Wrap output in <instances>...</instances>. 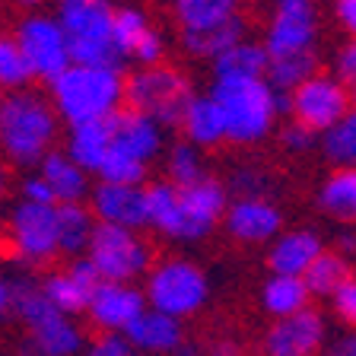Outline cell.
I'll return each instance as SVG.
<instances>
[{"mask_svg":"<svg viewBox=\"0 0 356 356\" xmlns=\"http://www.w3.org/2000/svg\"><path fill=\"white\" fill-rule=\"evenodd\" d=\"M16 3H19V7H26L29 13H35V7L42 3V0H16Z\"/></svg>","mask_w":356,"mask_h":356,"instance_id":"cell-51","label":"cell"},{"mask_svg":"<svg viewBox=\"0 0 356 356\" xmlns=\"http://www.w3.org/2000/svg\"><path fill=\"white\" fill-rule=\"evenodd\" d=\"M147 169L149 165L137 163V159H131L127 153H121V149L111 147L108 153H105L102 165L96 169V178L105 181V185H143Z\"/></svg>","mask_w":356,"mask_h":356,"instance_id":"cell-35","label":"cell"},{"mask_svg":"<svg viewBox=\"0 0 356 356\" xmlns=\"http://www.w3.org/2000/svg\"><path fill=\"white\" fill-rule=\"evenodd\" d=\"M0 238H3V226H0Z\"/></svg>","mask_w":356,"mask_h":356,"instance_id":"cell-52","label":"cell"},{"mask_svg":"<svg viewBox=\"0 0 356 356\" xmlns=\"http://www.w3.org/2000/svg\"><path fill=\"white\" fill-rule=\"evenodd\" d=\"M242 38H248V22L238 13V16H232V19L213 26V29L181 32V48H185V54H191V58H197V60H213L216 54H222L226 48L242 42Z\"/></svg>","mask_w":356,"mask_h":356,"instance_id":"cell-25","label":"cell"},{"mask_svg":"<svg viewBox=\"0 0 356 356\" xmlns=\"http://www.w3.org/2000/svg\"><path fill=\"white\" fill-rule=\"evenodd\" d=\"M38 175L51 188L54 204H83L89 197V175L64 156V149H48L38 163Z\"/></svg>","mask_w":356,"mask_h":356,"instance_id":"cell-21","label":"cell"},{"mask_svg":"<svg viewBox=\"0 0 356 356\" xmlns=\"http://www.w3.org/2000/svg\"><path fill=\"white\" fill-rule=\"evenodd\" d=\"M210 70H213L216 80H264L267 54L261 48V42L242 38L222 54H216L210 60Z\"/></svg>","mask_w":356,"mask_h":356,"instance_id":"cell-24","label":"cell"},{"mask_svg":"<svg viewBox=\"0 0 356 356\" xmlns=\"http://www.w3.org/2000/svg\"><path fill=\"white\" fill-rule=\"evenodd\" d=\"M207 96L220 108L222 134L229 143L254 147L274 134V89L264 80H216Z\"/></svg>","mask_w":356,"mask_h":356,"instance_id":"cell-3","label":"cell"},{"mask_svg":"<svg viewBox=\"0 0 356 356\" xmlns=\"http://www.w3.org/2000/svg\"><path fill=\"white\" fill-rule=\"evenodd\" d=\"M229 204V191L220 178L204 175L188 188H178V213L172 236L175 242H200L220 226L222 210Z\"/></svg>","mask_w":356,"mask_h":356,"instance_id":"cell-12","label":"cell"},{"mask_svg":"<svg viewBox=\"0 0 356 356\" xmlns=\"http://www.w3.org/2000/svg\"><path fill=\"white\" fill-rule=\"evenodd\" d=\"M327 305H331V312L343 321V325H353V318H356V283L347 280L343 286H337L331 296H327Z\"/></svg>","mask_w":356,"mask_h":356,"instance_id":"cell-41","label":"cell"},{"mask_svg":"<svg viewBox=\"0 0 356 356\" xmlns=\"http://www.w3.org/2000/svg\"><path fill=\"white\" fill-rule=\"evenodd\" d=\"M347 280H353L350 261L341 258L337 252H331V248H325V252L309 264V270L302 274V283H305L312 299H327L334 289L343 286Z\"/></svg>","mask_w":356,"mask_h":356,"instance_id":"cell-30","label":"cell"},{"mask_svg":"<svg viewBox=\"0 0 356 356\" xmlns=\"http://www.w3.org/2000/svg\"><path fill=\"white\" fill-rule=\"evenodd\" d=\"M111 16H115L111 0H64L58 3L54 19L67 38L70 64L118 67L121 70L124 58L111 42Z\"/></svg>","mask_w":356,"mask_h":356,"instance_id":"cell-4","label":"cell"},{"mask_svg":"<svg viewBox=\"0 0 356 356\" xmlns=\"http://www.w3.org/2000/svg\"><path fill=\"white\" fill-rule=\"evenodd\" d=\"M111 124V147L127 153L131 159L149 165L165 149V131L156 121L143 118L137 111H115L108 118Z\"/></svg>","mask_w":356,"mask_h":356,"instance_id":"cell-19","label":"cell"},{"mask_svg":"<svg viewBox=\"0 0 356 356\" xmlns=\"http://www.w3.org/2000/svg\"><path fill=\"white\" fill-rule=\"evenodd\" d=\"M331 13H334V22H337L341 29H347V32L356 29V0H334Z\"/></svg>","mask_w":356,"mask_h":356,"instance_id":"cell-45","label":"cell"},{"mask_svg":"<svg viewBox=\"0 0 356 356\" xmlns=\"http://www.w3.org/2000/svg\"><path fill=\"white\" fill-rule=\"evenodd\" d=\"M58 3H64V0H58Z\"/></svg>","mask_w":356,"mask_h":356,"instance_id":"cell-53","label":"cell"},{"mask_svg":"<svg viewBox=\"0 0 356 356\" xmlns=\"http://www.w3.org/2000/svg\"><path fill=\"white\" fill-rule=\"evenodd\" d=\"M163 54H165V38H163V32L149 29L147 35L137 42V48L131 51V58L137 60L140 67H156V64H163Z\"/></svg>","mask_w":356,"mask_h":356,"instance_id":"cell-39","label":"cell"},{"mask_svg":"<svg viewBox=\"0 0 356 356\" xmlns=\"http://www.w3.org/2000/svg\"><path fill=\"white\" fill-rule=\"evenodd\" d=\"M19 200H29V204H54V194L51 188L44 185V178L38 175V172H32V175H26L19 181Z\"/></svg>","mask_w":356,"mask_h":356,"instance_id":"cell-43","label":"cell"},{"mask_svg":"<svg viewBox=\"0 0 356 356\" xmlns=\"http://www.w3.org/2000/svg\"><path fill=\"white\" fill-rule=\"evenodd\" d=\"M13 44L19 48L22 60L29 64L32 80L51 83L70 67V51H67V38L60 32L58 19L51 13H26L16 26Z\"/></svg>","mask_w":356,"mask_h":356,"instance_id":"cell-9","label":"cell"},{"mask_svg":"<svg viewBox=\"0 0 356 356\" xmlns=\"http://www.w3.org/2000/svg\"><path fill=\"white\" fill-rule=\"evenodd\" d=\"M191 96L194 92L185 74H178L169 64H156L140 67L137 74L124 76L121 102H127V111H137L165 131V127L181 124V115H185Z\"/></svg>","mask_w":356,"mask_h":356,"instance_id":"cell-6","label":"cell"},{"mask_svg":"<svg viewBox=\"0 0 356 356\" xmlns=\"http://www.w3.org/2000/svg\"><path fill=\"white\" fill-rule=\"evenodd\" d=\"M353 111V92L327 74H315L289 92V115L312 134L327 131Z\"/></svg>","mask_w":356,"mask_h":356,"instance_id":"cell-11","label":"cell"},{"mask_svg":"<svg viewBox=\"0 0 356 356\" xmlns=\"http://www.w3.org/2000/svg\"><path fill=\"white\" fill-rule=\"evenodd\" d=\"M80 356H134L121 334H99L96 341H86Z\"/></svg>","mask_w":356,"mask_h":356,"instance_id":"cell-42","label":"cell"},{"mask_svg":"<svg viewBox=\"0 0 356 356\" xmlns=\"http://www.w3.org/2000/svg\"><path fill=\"white\" fill-rule=\"evenodd\" d=\"M10 312V280L0 274V318H7Z\"/></svg>","mask_w":356,"mask_h":356,"instance_id":"cell-48","label":"cell"},{"mask_svg":"<svg viewBox=\"0 0 356 356\" xmlns=\"http://www.w3.org/2000/svg\"><path fill=\"white\" fill-rule=\"evenodd\" d=\"M327 341V318L315 305L280 318L261 337V356H318Z\"/></svg>","mask_w":356,"mask_h":356,"instance_id":"cell-13","label":"cell"},{"mask_svg":"<svg viewBox=\"0 0 356 356\" xmlns=\"http://www.w3.org/2000/svg\"><path fill=\"white\" fill-rule=\"evenodd\" d=\"M96 283H99V277H96V270H92V264H89L86 258H74L64 270H51L38 286H42L44 299H48L60 315L74 318V315L86 312V302H89V296H92Z\"/></svg>","mask_w":356,"mask_h":356,"instance_id":"cell-17","label":"cell"},{"mask_svg":"<svg viewBox=\"0 0 356 356\" xmlns=\"http://www.w3.org/2000/svg\"><path fill=\"white\" fill-rule=\"evenodd\" d=\"M327 76H334V80L341 83V86L353 89V80H356V44H353V42L341 44V48L334 51V58H331V74H327Z\"/></svg>","mask_w":356,"mask_h":356,"instance_id":"cell-38","label":"cell"},{"mask_svg":"<svg viewBox=\"0 0 356 356\" xmlns=\"http://www.w3.org/2000/svg\"><path fill=\"white\" fill-rule=\"evenodd\" d=\"M258 299H261V309H264L274 321L289 318V315L309 309V302H312L302 277H277V274H270L264 283H261Z\"/></svg>","mask_w":356,"mask_h":356,"instance_id":"cell-26","label":"cell"},{"mask_svg":"<svg viewBox=\"0 0 356 356\" xmlns=\"http://www.w3.org/2000/svg\"><path fill=\"white\" fill-rule=\"evenodd\" d=\"M140 293L147 309L185 325V318L204 312L210 302V277L188 258H159L143 277Z\"/></svg>","mask_w":356,"mask_h":356,"instance_id":"cell-5","label":"cell"},{"mask_svg":"<svg viewBox=\"0 0 356 356\" xmlns=\"http://www.w3.org/2000/svg\"><path fill=\"white\" fill-rule=\"evenodd\" d=\"M220 226L236 242L261 245L283 232V213L274 200H267V197H229V204L222 210Z\"/></svg>","mask_w":356,"mask_h":356,"instance_id":"cell-14","label":"cell"},{"mask_svg":"<svg viewBox=\"0 0 356 356\" xmlns=\"http://www.w3.org/2000/svg\"><path fill=\"white\" fill-rule=\"evenodd\" d=\"M181 131H185V143L197 149H213L220 143H226V134H222V118L220 108L213 105V99L204 92V96H191L185 115H181Z\"/></svg>","mask_w":356,"mask_h":356,"instance_id":"cell-23","label":"cell"},{"mask_svg":"<svg viewBox=\"0 0 356 356\" xmlns=\"http://www.w3.org/2000/svg\"><path fill=\"white\" fill-rule=\"evenodd\" d=\"M318 51H305V54H289V58H274L267 60L264 83L277 92H293L299 83H305L309 76L318 74Z\"/></svg>","mask_w":356,"mask_h":356,"instance_id":"cell-31","label":"cell"},{"mask_svg":"<svg viewBox=\"0 0 356 356\" xmlns=\"http://www.w3.org/2000/svg\"><path fill=\"white\" fill-rule=\"evenodd\" d=\"M318 356H356V341H353V334L343 331L337 334L334 341H325V347H321Z\"/></svg>","mask_w":356,"mask_h":356,"instance_id":"cell-44","label":"cell"},{"mask_svg":"<svg viewBox=\"0 0 356 356\" xmlns=\"http://www.w3.org/2000/svg\"><path fill=\"white\" fill-rule=\"evenodd\" d=\"M108 149H111V124H108V118L67 127L64 156L74 165H80L86 175H96V169L102 165V159H105Z\"/></svg>","mask_w":356,"mask_h":356,"instance_id":"cell-22","label":"cell"},{"mask_svg":"<svg viewBox=\"0 0 356 356\" xmlns=\"http://www.w3.org/2000/svg\"><path fill=\"white\" fill-rule=\"evenodd\" d=\"M7 191H10V172H7V165L0 163V204H3Z\"/></svg>","mask_w":356,"mask_h":356,"instance_id":"cell-50","label":"cell"},{"mask_svg":"<svg viewBox=\"0 0 356 356\" xmlns=\"http://www.w3.org/2000/svg\"><path fill=\"white\" fill-rule=\"evenodd\" d=\"M315 44H318V7H315V0H277L274 13L267 19L264 38H261L267 60L318 51Z\"/></svg>","mask_w":356,"mask_h":356,"instance_id":"cell-10","label":"cell"},{"mask_svg":"<svg viewBox=\"0 0 356 356\" xmlns=\"http://www.w3.org/2000/svg\"><path fill=\"white\" fill-rule=\"evenodd\" d=\"M280 143H283V149H286V153L302 156V153H309V149L318 147V134H312L309 127L296 124V121H289V124L280 127Z\"/></svg>","mask_w":356,"mask_h":356,"instance_id":"cell-37","label":"cell"},{"mask_svg":"<svg viewBox=\"0 0 356 356\" xmlns=\"http://www.w3.org/2000/svg\"><path fill=\"white\" fill-rule=\"evenodd\" d=\"M32 70L22 60L19 48L13 44V38L0 35V92H16V89H29Z\"/></svg>","mask_w":356,"mask_h":356,"instance_id":"cell-36","label":"cell"},{"mask_svg":"<svg viewBox=\"0 0 356 356\" xmlns=\"http://www.w3.org/2000/svg\"><path fill=\"white\" fill-rule=\"evenodd\" d=\"M169 356H204V347H197V343L185 341V343H181V347L175 350V353H169Z\"/></svg>","mask_w":356,"mask_h":356,"instance_id":"cell-49","label":"cell"},{"mask_svg":"<svg viewBox=\"0 0 356 356\" xmlns=\"http://www.w3.org/2000/svg\"><path fill=\"white\" fill-rule=\"evenodd\" d=\"M92 229H96V220L86 204H58V254L83 258Z\"/></svg>","mask_w":356,"mask_h":356,"instance_id":"cell-28","label":"cell"},{"mask_svg":"<svg viewBox=\"0 0 356 356\" xmlns=\"http://www.w3.org/2000/svg\"><path fill=\"white\" fill-rule=\"evenodd\" d=\"M51 108L58 121L67 127L89 124V121H105L115 111H121L124 96V74L118 67H83L70 64L51 83Z\"/></svg>","mask_w":356,"mask_h":356,"instance_id":"cell-2","label":"cell"},{"mask_svg":"<svg viewBox=\"0 0 356 356\" xmlns=\"http://www.w3.org/2000/svg\"><path fill=\"white\" fill-rule=\"evenodd\" d=\"M83 258L92 264L99 280L108 283H137L153 267V245L134 229L96 222L89 248Z\"/></svg>","mask_w":356,"mask_h":356,"instance_id":"cell-7","label":"cell"},{"mask_svg":"<svg viewBox=\"0 0 356 356\" xmlns=\"http://www.w3.org/2000/svg\"><path fill=\"white\" fill-rule=\"evenodd\" d=\"M89 213L105 226L140 232L147 226L143 185H105V181H99V185L89 188Z\"/></svg>","mask_w":356,"mask_h":356,"instance_id":"cell-16","label":"cell"},{"mask_svg":"<svg viewBox=\"0 0 356 356\" xmlns=\"http://www.w3.org/2000/svg\"><path fill=\"white\" fill-rule=\"evenodd\" d=\"M0 96H3V92H0Z\"/></svg>","mask_w":356,"mask_h":356,"instance_id":"cell-54","label":"cell"},{"mask_svg":"<svg viewBox=\"0 0 356 356\" xmlns=\"http://www.w3.org/2000/svg\"><path fill=\"white\" fill-rule=\"evenodd\" d=\"M318 149L334 169H353L356 163V115L350 111L347 118L331 124L318 134Z\"/></svg>","mask_w":356,"mask_h":356,"instance_id":"cell-32","label":"cell"},{"mask_svg":"<svg viewBox=\"0 0 356 356\" xmlns=\"http://www.w3.org/2000/svg\"><path fill=\"white\" fill-rule=\"evenodd\" d=\"M242 13V0H172V16L181 32L213 29Z\"/></svg>","mask_w":356,"mask_h":356,"instance_id":"cell-27","label":"cell"},{"mask_svg":"<svg viewBox=\"0 0 356 356\" xmlns=\"http://www.w3.org/2000/svg\"><path fill=\"white\" fill-rule=\"evenodd\" d=\"M264 185H267V178H264V172H258V169L232 172V178H229V188L236 191V197H264ZM229 188H226V191H229Z\"/></svg>","mask_w":356,"mask_h":356,"instance_id":"cell-40","label":"cell"},{"mask_svg":"<svg viewBox=\"0 0 356 356\" xmlns=\"http://www.w3.org/2000/svg\"><path fill=\"white\" fill-rule=\"evenodd\" d=\"M7 238L13 254L29 267L58 258V204L16 200L7 220Z\"/></svg>","mask_w":356,"mask_h":356,"instance_id":"cell-8","label":"cell"},{"mask_svg":"<svg viewBox=\"0 0 356 356\" xmlns=\"http://www.w3.org/2000/svg\"><path fill=\"white\" fill-rule=\"evenodd\" d=\"M204 356H245L242 343L232 341V337H220V341H213L210 347H204Z\"/></svg>","mask_w":356,"mask_h":356,"instance_id":"cell-46","label":"cell"},{"mask_svg":"<svg viewBox=\"0 0 356 356\" xmlns=\"http://www.w3.org/2000/svg\"><path fill=\"white\" fill-rule=\"evenodd\" d=\"M147 32H149V19L140 7H115V16H111V42H115L121 58H131V51L137 48V42Z\"/></svg>","mask_w":356,"mask_h":356,"instance_id":"cell-34","label":"cell"},{"mask_svg":"<svg viewBox=\"0 0 356 356\" xmlns=\"http://www.w3.org/2000/svg\"><path fill=\"white\" fill-rule=\"evenodd\" d=\"M318 207L337 222H353L356 216V172L334 169L318 188Z\"/></svg>","mask_w":356,"mask_h":356,"instance_id":"cell-29","label":"cell"},{"mask_svg":"<svg viewBox=\"0 0 356 356\" xmlns=\"http://www.w3.org/2000/svg\"><path fill=\"white\" fill-rule=\"evenodd\" d=\"M204 175H207V169H204L200 149L185 140L172 143L169 153H165V181L175 188H188V185H194V181H200Z\"/></svg>","mask_w":356,"mask_h":356,"instance_id":"cell-33","label":"cell"},{"mask_svg":"<svg viewBox=\"0 0 356 356\" xmlns=\"http://www.w3.org/2000/svg\"><path fill=\"white\" fill-rule=\"evenodd\" d=\"M124 343L134 350V356H169L185 343V325L169 315H159L153 309H143L131 325L121 331Z\"/></svg>","mask_w":356,"mask_h":356,"instance_id":"cell-18","label":"cell"},{"mask_svg":"<svg viewBox=\"0 0 356 356\" xmlns=\"http://www.w3.org/2000/svg\"><path fill=\"white\" fill-rule=\"evenodd\" d=\"M321 252H325V242L315 229H283L277 238H270L267 267L277 277H302Z\"/></svg>","mask_w":356,"mask_h":356,"instance_id":"cell-20","label":"cell"},{"mask_svg":"<svg viewBox=\"0 0 356 356\" xmlns=\"http://www.w3.org/2000/svg\"><path fill=\"white\" fill-rule=\"evenodd\" d=\"M143 309H147V302H143V293L137 283L99 280L83 315L99 327V334H121Z\"/></svg>","mask_w":356,"mask_h":356,"instance_id":"cell-15","label":"cell"},{"mask_svg":"<svg viewBox=\"0 0 356 356\" xmlns=\"http://www.w3.org/2000/svg\"><path fill=\"white\" fill-rule=\"evenodd\" d=\"M353 248H356V242H353V232L350 229H343V236L337 238V254H341V258H353Z\"/></svg>","mask_w":356,"mask_h":356,"instance_id":"cell-47","label":"cell"},{"mask_svg":"<svg viewBox=\"0 0 356 356\" xmlns=\"http://www.w3.org/2000/svg\"><path fill=\"white\" fill-rule=\"evenodd\" d=\"M58 140V115L35 89L0 96V153L19 169H32Z\"/></svg>","mask_w":356,"mask_h":356,"instance_id":"cell-1","label":"cell"}]
</instances>
